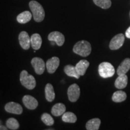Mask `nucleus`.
<instances>
[{"instance_id":"obj_1","label":"nucleus","mask_w":130,"mask_h":130,"mask_svg":"<svg viewBox=\"0 0 130 130\" xmlns=\"http://www.w3.org/2000/svg\"><path fill=\"white\" fill-rule=\"evenodd\" d=\"M29 7L36 22H42L44 19L45 15V11L40 3L36 1H31L29 3Z\"/></svg>"},{"instance_id":"obj_2","label":"nucleus","mask_w":130,"mask_h":130,"mask_svg":"<svg viewBox=\"0 0 130 130\" xmlns=\"http://www.w3.org/2000/svg\"><path fill=\"white\" fill-rule=\"evenodd\" d=\"M73 51L82 57H87L90 55L92 51L90 43L86 40H81L77 42L73 48Z\"/></svg>"},{"instance_id":"obj_3","label":"nucleus","mask_w":130,"mask_h":130,"mask_svg":"<svg viewBox=\"0 0 130 130\" xmlns=\"http://www.w3.org/2000/svg\"><path fill=\"white\" fill-rule=\"evenodd\" d=\"M20 81L22 86L29 90H32L36 86V81L35 77L31 75H29L28 72L24 70L21 72Z\"/></svg>"},{"instance_id":"obj_4","label":"nucleus","mask_w":130,"mask_h":130,"mask_svg":"<svg viewBox=\"0 0 130 130\" xmlns=\"http://www.w3.org/2000/svg\"><path fill=\"white\" fill-rule=\"evenodd\" d=\"M98 72L102 78H107L113 77L115 73V69L111 63L102 62L99 65Z\"/></svg>"},{"instance_id":"obj_5","label":"nucleus","mask_w":130,"mask_h":130,"mask_svg":"<svg viewBox=\"0 0 130 130\" xmlns=\"http://www.w3.org/2000/svg\"><path fill=\"white\" fill-rule=\"evenodd\" d=\"M68 96L69 100L75 102L79 99L80 96V89L77 84H73L69 87L68 90Z\"/></svg>"},{"instance_id":"obj_6","label":"nucleus","mask_w":130,"mask_h":130,"mask_svg":"<svg viewBox=\"0 0 130 130\" xmlns=\"http://www.w3.org/2000/svg\"><path fill=\"white\" fill-rule=\"evenodd\" d=\"M31 63L37 74L42 75L44 72L46 64L43 59L39 57H34L31 61Z\"/></svg>"},{"instance_id":"obj_7","label":"nucleus","mask_w":130,"mask_h":130,"mask_svg":"<svg viewBox=\"0 0 130 130\" xmlns=\"http://www.w3.org/2000/svg\"><path fill=\"white\" fill-rule=\"evenodd\" d=\"M125 42V36L123 34H118L114 36L110 41L109 48L111 50H117L121 48Z\"/></svg>"},{"instance_id":"obj_8","label":"nucleus","mask_w":130,"mask_h":130,"mask_svg":"<svg viewBox=\"0 0 130 130\" xmlns=\"http://www.w3.org/2000/svg\"><path fill=\"white\" fill-rule=\"evenodd\" d=\"M48 39L50 41L54 42L58 46H62L65 40L64 35L59 31L51 32L48 35Z\"/></svg>"},{"instance_id":"obj_9","label":"nucleus","mask_w":130,"mask_h":130,"mask_svg":"<svg viewBox=\"0 0 130 130\" xmlns=\"http://www.w3.org/2000/svg\"><path fill=\"white\" fill-rule=\"evenodd\" d=\"M4 108L8 113L16 114V115H21L23 111V108L21 105L14 102H8L5 105Z\"/></svg>"},{"instance_id":"obj_10","label":"nucleus","mask_w":130,"mask_h":130,"mask_svg":"<svg viewBox=\"0 0 130 130\" xmlns=\"http://www.w3.org/2000/svg\"><path fill=\"white\" fill-rule=\"evenodd\" d=\"M19 44L24 50H27L31 46L30 37L26 31H21L19 35Z\"/></svg>"},{"instance_id":"obj_11","label":"nucleus","mask_w":130,"mask_h":130,"mask_svg":"<svg viewBox=\"0 0 130 130\" xmlns=\"http://www.w3.org/2000/svg\"><path fill=\"white\" fill-rule=\"evenodd\" d=\"M60 64V59L57 57H53L48 60L46 63V67L50 74H53L56 72Z\"/></svg>"},{"instance_id":"obj_12","label":"nucleus","mask_w":130,"mask_h":130,"mask_svg":"<svg viewBox=\"0 0 130 130\" xmlns=\"http://www.w3.org/2000/svg\"><path fill=\"white\" fill-rule=\"evenodd\" d=\"M24 105L29 110H35L38 106V101L37 100L30 95H25L22 98Z\"/></svg>"},{"instance_id":"obj_13","label":"nucleus","mask_w":130,"mask_h":130,"mask_svg":"<svg viewBox=\"0 0 130 130\" xmlns=\"http://www.w3.org/2000/svg\"><path fill=\"white\" fill-rule=\"evenodd\" d=\"M130 69V58H126L123 60L117 69V74L118 75H125L128 72Z\"/></svg>"},{"instance_id":"obj_14","label":"nucleus","mask_w":130,"mask_h":130,"mask_svg":"<svg viewBox=\"0 0 130 130\" xmlns=\"http://www.w3.org/2000/svg\"><path fill=\"white\" fill-rule=\"evenodd\" d=\"M31 46L35 50H39L42 43V39L40 35L38 33H35L30 37Z\"/></svg>"},{"instance_id":"obj_15","label":"nucleus","mask_w":130,"mask_h":130,"mask_svg":"<svg viewBox=\"0 0 130 130\" xmlns=\"http://www.w3.org/2000/svg\"><path fill=\"white\" fill-rule=\"evenodd\" d=\"M89 65H90V63L86 60H81L76 64V70L79 75L83 76L86 74V70L87 69Z\"/></svg>"},{"instance_id":"obj_16","label":"nucleus","mask_w":130,"mask_h":130,"mask_svg":"<svg viewBox=\"0 0 130 130\" xmlns=\"http://www.w3.org/2000/svg\"><path fill=\"white\" fill-rule=\"evenodd\" d=\"M128 84V77L127 75H119L115 83V86L116 88L119 89H122L125 88Z\"/></svg>"},{"instance_id":"obj_17","label":"nucleus","mask_w":130,"mask_h":130,"mask_svg":"<svg viewBox=\"0 0 130 130\" xmlns=\"http://www.w3.org/2000/svg\"><path fill=\"white\" fill-rule=\"evenodd\" d=\"M66 106L62 103H57L53 107L51 113L54 116H60L63 115L66 111Z\"/></svg>"},{"instance_id":"obj_18","label":"nucleus","mask_w":130,"mask_h":130,"mask_svg":"<svg viewBox=\"0 0 130 130\" xmlns=\"http://www.w3.org/2000/svg\"><path fill=\"white\" fill-rule=\"evenodd\" d=\"M45 98L48 102L53 101L55 99V92L54 87L52 84L48 83L45 86Z\"/></svg>"},{"instance_id":"obj_19","label":"nucleus","mask_w":130,"mask_h":130,"mask_svg":"<svg viewBox=\"0 0 130 130\" xmlns=\"http://www.w3.org/2000/svg\"><path fill=\"white\" fill-rule=\"evenodd\" d=\"M101 120L98 118H93L86 123V128L87 130H98L100 128Z\"/></svg>"},{"instance_id":"obj_20","label":"nucleus","mask_w":130,"mask_h":130,"mask_svg":"<svg viewBox=\"0 0 130 130\" xmlns=\"http://www.w3.org/2000/svg\"><path fill=\"white\" fill-rule=\"evenodd\" d=\"M32 18V14L29 11H24L18 14L16 18L18 22L20 24H26Z\"/></svg>"},{"instance_id":"obj_21","label":"nucleus","mask_w":130,"mask_h":130,"mask_svg":"<svg viewBox=\"0 0 130 130\" xmlns=\"http://www.w3.org/2000/svg\"><path fill=\"white\" fill-rule=\"evenodd\" d=\"M64 71L65 74L67 75L68 76H69V77H74L77 79H78L79 77H80V75L78 74L77 70H76L75 66H72V65H66L64 68Z\"/></svg>"},{"instance_id":"obj_22","label":"nucleus","mask_w":130,"mask_h":130,"mask_svg":"<svg viewBox=\"0 0 130 130\" xmlns=\"http://www.w3.org/2000/svg\"><path fill=\"white\" fill-rule=\"evenodd\" d=\"M126 99V94L125 92L118 90L115 92L112 96V100L115 102H121Z\"/></svg>"},{"instance_id":"obj_23","label":"nucleus","mask_w":130,"mask_h":130,"mask_svg":"<svg viewBox=\"0 0 130 130\" xmlns=\"http://www.w3.org/2000/svg\"><path fill=\"white\" fill-rule=\"evenodd\" d=\"M77 118L76 115L72 112H65L62 115V121L66 123H75Z\"/></svg>"},{"instance_id":"obj_24","label":"nucleus","mask_w":130,"mask_h":130,"mask_svg":"<svg viewBox=\"0 0 130 130\" xmlns=\"http://www.w3.org/2000/svg\"><path fill=\"white\" fill-rule=\"evenodd\" d=\"M93 3L103 9H107L111 6V0H93Z\"/></svg>"},{"instance_id":"obj_25","label":"nucleus","mask_w":130,"mask_h":130,"mask_svg":"<svg viewBox=\"0 0 130 130\" xmlns=\"http://www.w3.org/2000/svg\"><path fill=\"white\" fill-rule=\"evenodd\" d=\"M6 126L10 129L16 130L19 128V123L18 121L14 118H9L6 121Z\"/></svg>"},{"instance_id":"obj_26","label":"nucleus","mask_w":130,"mask_h":130,"mask_svg":"<svg viewBox=\"0 0 130 130\" xmlns=\"http://www.w3.org/2000/svg\"><path fill=\"white\" fill-rule=\"evenodd\" d=\"M42 121L47 126H52L54 123L53 118L48 113H43L41 116Z\"/></svg>"},{"instance_id":"obj_27","label":"nucleus","mask_w":130,"mask_h":130,"mask_svg":"<svg viewBox=\"0 0 130 130\" xmlns=\"http://www.w3.org/2000/svg\"><path fill=\"white\" fill-rule=\"evenodd\" d=\"M125 36L127 38L130 39V27L126 30L125 32Z\"/></svg>"},{"instance_id":"obj_28","label":"nucleus","mask_w":130,"mask_h":130,"mask_svg":"<svg viewBox=\"0 0 130 130\" xmlns=\"http://www.w3.org/2000/svg\"><path fill=\"white\" fill-rule=\"evenodd\" d=\"M9 128H7V126H4L3 125H0V130H7Z\"/></svg>"},{"instance_id":"obj_29","label":"nucleus","mask_w":130,"mask_h":130,"mask_svg":"<svg viewBox=\"0 0 130 130\" xmlns=\"http://www.w3.org/2000/svg\"><path fill=\"white\" fill-rule=\"evenodd\" d=\"M2 125V121L0 120V125Z\"/></svg>"},{"instance_id":"obj_30","label":"nucleus","mask_w":130,"mask_h":130,"mask_svg":"<svg viewBox=\"0 0 130 130\" xmlns=\"http://www.w3.org/2000/svg\"><path fill=\"white\" fill-rule=\"evenodd\" d=\"M129 16H130V12H129Z\"/></svg>"}]
</instances>
